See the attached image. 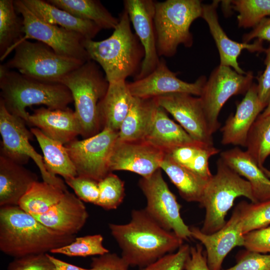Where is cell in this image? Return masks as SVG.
<instances>
[{
  "label": "cell",
  "mask_w": 270,
  "mask_h": 270,
  "mask_svg": "<svg viewBox=\"0 0 270 270\" xmlns=\"http://www.w3.org/2000/svg\"><path fill=\"white\" fill-rule=\"evenodd\" d=\"M108 227L130 266L142 268L183 244L174 232L164 228L142 210H134L125 224H109Z\"/></svg>",
  "instance_id": "6da1fadb"
},
{
  "label": "cell",
  "mask_w": 270,
  "mask_h": 270,
  "mask_svg": "<svg viewBox=\"0 0 270 270\" xmlns=\"http://www.w3.org/2000/svg\"><path fill=\"white\" fill-rule=\"evenodd\" d=\"M76 238L48 228L18 206H0V250L10 256L46 254Z\"/></svg>",
  "instance_id": "7a4b0ae2"
},
{
  "label": "cell",
  "mask_w": 270,
  "mask_h": 270,
  "mask_svg": "<svg viewBox=\"0 0 270 270\" xmlns=\"http://www.w3.org/2000/svg\"><path fill=\"white\" fill-rule=\"evenodd\" d=\"M118 19L110 37L101 41L86 40L84 42L90 59L102 67L109 83L136 76L144 57V48L132 30L129 16L124 9Z\"/></svg>",
  "instance_id": "3957f363"
},
{
  "label": "cell",
  "mask_w": 270,
  "mask_h": 270,
  "mask_svg": "<svg viewBox=\"0 0 270 270\" xmlns=\"http://www.w3.org/2000/svg\"><path fill=\"white\" fill-rule=\"evenodd\" d=\"M0 99L7 110L28 124L26 108L42 104L52 110L64 109L73 102L72 93L63 84L24 76L0 66Z\"/></svg>",
  "instance_id": "277c9868"
},
{
  "label": "cell",
  "mask_w": 270,
  "mask_h": 270,
  "mask_svg": "<svg viewBox=\"0 0 270 270\" xmlns=\"http://www.w3.org/2000/svg\"><path fill=\"white\" fill-rule=\"evenodd\" d=\"M58 83L70 91L74 112L81 128V136L86 138L100 132L98 105L108 90L109 82L98 64L88 60L70 72Z\"/></svg>",
  "instance_id": "5b68a950"
},
{
  "label": "cell",
  "mask_w": 270,
  "mask_h": 270,
  "mask_svg": "<svg viewBox=\"0 0 270 270\" xmlns=\"http://www.w3.org/2000/svg\"><path fill=\"white\" fill-rule=\"evenodd\" d=\"M216 172L208 181L202 194L200 205L206 210L200 230L211 234L226 223L227 212L238 197L244 196L251 202H258L250 183L230 168L220 158Z\"/></svg>",
  "instance_id": "8992f818"
},
{
  "label": "cell",
  "mask_w": 270,
  "mask_h": 270,
  "mask_svg": "<svg viewBox=\"0 0 270 270\" xmlns=\"http://www.w3.org/2000/svg\"><path fill=\"white\" fill-rule=\"evenodd\" d=\"M202 5L199 0L155 2L154 22L160 57L174 56L180 44L192 46L190 27L195 20L201 17Z\"/></svg>",
  "instance_id": "52a82bcc"
},
{
  "label": "cell",
  "mask_w": 270,
  "mask_h": 270,
  "mask_svg": "<svg viewBox=\"0 0 270 270\" xmlns=\"http://www.w3.org/2000/svg\"><path fill=\"white\" fill-rule=\"evenodd\" d=\"M13 50V56L4 64L6 68L45 82L58 83L64 76L85 63L60 56L40 42L20 41Z\"/></svg>",
  "instance_id": "ba28073f"
},
{
  "label": "cell",
  "mask_w": 270,
  "mask_h": 270,
  "mask_svg": "<svg viewBox=\"0 0 270 270\" xmlns=\"http://www.w3.org/2000/svg\"><path fill=\"white\" fill-rule=\"evenodd\" d=\"M14 5L22 18L24 36L20 42L36 40L46 44L60 56L84 62L92 60L84 47L86 39L82 34L40 20L22 0H14Z\"/></svg>",
  "instance_id": "9c48e42d"
},
{
  "label": "cell",
  "mask_w": 270,
  "mask_h": 270,
  "mask_svg": "<svg viewBox=\"0 0 270 270\" xmlns=\"http://www.w3.org/2000/svg\"><path fill=\"white\" fill-rule=\"evenodd\" d=\"M26 124L24 120L10 114L0 98V154L22 165L32 158L38 168L44 182L67 190L62 179L48 172L43 158L31 145L30 140L34 135L27 128Z\"/></svg>",
  "instance_id": "30bf717a"
},
{
  "label": "cell",
  "mask_w": 270,
  "mask_h": 270,
  "mask_svg": "<svg viewBox=\"0 0 270 270\" xmlns=\"http://www.w3.org/2000/svg\"><path fill=\"white\" fill-rule=\"evenodd\" d=\"M161 170L159 168L139 180L138 186L146 200L144 210L164 228L188 240L192 238L190 228L182 218L180 206L164 179Z\"/></svg>",
  "instance_id": "8fae6325"
},
{
  "label": "cell",
  "mask_w": 270,
  "mask_h": 270,
  "mask_svg": "<svg viewBox=\"0 0 270 270\" xmlns=\"http://www.w3.org/2000/svg\"><path fill=\"white\" fill-rule=\"evenodd\" d=\"M253 78L251 72L240 74L230 67L220 64L213 70L199 96L212 134L220 127L218 118L224 105L232 96L246 94Z\"/></svg>",
  "instance_id": "7c38bea8"
},
{
  "label": "cell",
  "mask_w": 270,
  "mask_h": 270,
  "mask_svg": "<svg viewBox=\"0 0 270 270\" xmlns=\"http://www.w3.org/2000/svg\"><path fill=\"white\" fill-rule=\"evenodd\" d=\"M118 132L104 128L96 135L64 145L78 176L98 182L108 174V162Z\"/></svg>",
  "instance_id": "4fadbf2b"
},
{
  "label": "cell",
  "mask_w": 270,
  "mask_h": 270,
  "mask_svg": "<svg viewBox=\"0 0 270 270\" xmlns=\"http://www.w3.org/2000/svg\"><path fill=\"white\" fill-rule=\"evenodd\" d=\"M154 98L194 140L214 146L213 134L210 130L200 97L186 93H173Z\"/></svg>",
  "instance_id": "5bb4252c"
},
{
  "label": "cell",
  "mask_w": 270,
  "mask_h": 270,
  "mask_svg": "<svg viewBox=\"0 0 270 270\" xmlns=\"http://www.w3.org/2000/svg\"><path fill=\"white\" fill-rule=\"evenodd\" d=\"M166 152L144 140L122 141L118 140L109 159L111 172L126 170L147 178L160 168Z\"/></svg>",
  "instance_id": "9a60e30c"
},
{
  "label": "cell",
  "mask_w": 270,
  "mask_h": 270,
  "mask_svg": "<svg viewBox=\"0 0 270 270\" xmlns=\"http://www.w3.org/2000/svg\"><path fill=\"white\" fill-rule=\"evenodd\" d=\"M177 74L168 68L166 60L160 58L156 68L142 78L128 82V89L134 97L152 98L173 93H186L193 96L201 95L206 81L201 76L194 82L183 81Z\"/></svg>",
  "instance_id": "2e32d148"
},
{
  "label": "cell",
  "mask_w": 270,
  "mask_h": 270,
  "mask_svg": "<svg viewBox=\"0 0 270 270\" xmlns=\"http://www.w3.org/2000/svg\"><path fill=\"white\" fill-rule=\"evenodd\" d=\"M124 6L144 50L140 70L134 78V80H137L144 78L154 70L160 60L156 48L154 22L155 1L124 0Z\"/></svg>",
  "instance_id": "e0dca14e"
},
{
  "label": "cell",
  "mask_w": 270,
  "mask_h": 270,
  "mask_svg": "<svg viewBox=\"0 0 270 270\" xmlns=\"http://www.w3.org/2000/svg\"><path fill=\"white\" fill-rule=\"evenodd\" d=\"M190 230L192 237L199 240L206 248L210 270H220L227 254L236 246H244L242 212L239 204L229 220L217 232L208 234L197 228L192 227Z\"/></svg>",
  "instance_id": "ac0fdd59"
},
{
  "label": "cell",
  "mask_w": 270,
  "mask_h": 270,
  "mask_svg": "<svg viewBox=\"0 0 270 270\" xmlns=\"http://www.w3.org/2000/svg\"><path fill=\"white\" fill-rule=\"evenodd\" d=\"M219 0L202 5V18L208 26L215 41L220 58V65L229 66L240 74L246 72L240 66L238 58L242 51L246 49L250 52H265L262 41L256 40L253 43L238 42L230 38L221 27L218 20L217 8Z\"/></svg>",
  "instance_id": "d6986e66"
},
{
  "label": "cell",
  "mask_w": 270,
  "mask_h": 270,
  "mask_svg": "<svg viewBox=\"0 0 270 270\" xmlns=\"http://www.w3.org/2000/svg\"><path fill=\"white\" fill-rule=\"evenodd\" d=\"M266 107L260 102L257 84H252L242 100L236 106L221 128V143L246 147L248 133L258 116Z\"/></svg>",
  "instance_id": "ffe728a7"
},
{
  "label": "cell",
  "mask_w": 270,
  "mask_h": 270,
  "mask_svg": "<svg viewBox=\"0 0 270 270\" xmlns=\"http://www.w3.org/2000/svg\"><path fill=\"white\" fill-rule=\"evenodd\" d=\"M40 130L46 136L66 145L81 134V128L74 110H52L41 107L30 114L28 124Z\"/></svg>",
  "instance_id": "44dd1931"
},
{
  "label": "cell",
  "mask_w": 270,
  "mask_h": 270,
  "mask_svg": "<svg viewBox=\"0 0 270 270\" xmlns=\"http://www.w3.org/2000/svg\"><path fill=\"white\" fill-rule=\"evenodd\" d=\"M32 216L48 228L76 235L85 224L88 214L82 200L66 190L61 200L48 212Z\"/></svg>",
  "instance_id": "7402d4cb"
},
{
  "label": "cell",
  "mask_w": 270,
  "mask_h": 270,
  "mask_svg": "<svg viewBox=\"0 0 270 270\" xmlns=\"http://www.w3.org/2000/svg\"><path fill=\"white\" fill-rule=\"evenodd\" d=\"M38 179L36 174L22 164L0 154V206H18Z\"/></svg>",
  "instance_id": "603a6c76"
},
{
  "label": "cell",
  "mask_w": 270,
  "mask_h": 270,
  "mask_svg": "<svg viewBox=\"0 0 270 270\" xmlns=\"http://www.w3.org/2000/svg\"><path fill=\"white\" fill-rule=\"evenodd\" d=\"M134 98L126 80L109 83L106 94L98 105L102 129L108 128L118 132L130 110Z\"/></svg>",
  "instance_id": "cb8c5ba5"
},
{
  "label": "cell",
  "mask_w": 270,
  "mask_h": 270,
  "mask_svg": "<svg viewBox=\"0 0 270 270\" xmlns=\"http://www.w3.org/2000/svg\"><path fill=\"white\" fill-rule=\"evenodd\" d=\"M144 140L166 153H170L175 148L182 146L198 142L180 124L171 120L167 112L157 104Z\"/></svg>",
  "instance_id": "d4e9b609"
},
{
  "label": "cell",
  "mask_w": 270,
  "mask_h": 270,
  "mask_svg": "<svg viewBox=\"0 0 270 270\" xmlns=\"http://www.w3.org/2000/svg\"><path fill=\"white\" fill-rule=\"evenodd\" d=\"M220 158L250 183L258 202L270 200V178L246 150L235 147L222 152Z\"/></svg>",
  "instance_id": "484cf974"
},
{
  "label": "cell",
  "mask_w": 270,
  "mask_h": 270,
  "mask_svg": "<svg viewBox=\"0 0 270 270\" xmlns=\"http://www.w3.org/2000/svg\"><path fill=\"white\" fill-rule=\"evenodd\" d=\"M38 18L82 34L86 40H92L101 30L94 22L76 17L68 12L43 0H22Z\"/></svg>",
  "instance_id": "4316f807"
},
{
  "label": "cell",
  "mask_w": 270,
  "mask_h": 270,
  "mask_svg": "<svg viewBox=\"0 0 270 270\" xmlns=\"http://www.w3.org/2000/svg\"><path fill=\"white\" fill-rule=\"evenodd\" d=\"M160 168L168 175L184 200L200 203L208 180L176 162L168 153L166 154Z\"/></svg>",
  "instance_id": "83f0119b"
},
{
  "label": "cell",
  "mask_w": 270,
  "mask_h": 270,
  "mask_svg": "<svg viewBox=\"0 0 270 270\" xmlns=\"http://www.w3.org/2000/svg\"><path fill=\"white\" fill-rule=\"evenodd\" d=\"M156 103L154 98L134 97L130 110L118 130V140H144L150 125Z\"/></svg>",
  "instance_id": "f1b7e54d"
},
{
  "label": "cell",
  "mask_w": 270,
  "mask_h": 270,
  "mask_svg": "<svg viewBox=\"0 0 270 270\" xmlns=\"http://www.w3.org/2000/svg\"><path fill=\"white\" fill-rule=\"evenodd\" d=\"M43 153L45 167L52 176L64 179L78 176L76 168L64 145L46 136L36 128H30Z\"/></svg>",
  "instance_id": "f546056e"
},
{
  "label": "cell",
  "mask_w": 270,
  "mask_h": 270,
  "mask_svg": "<svg viewBox=\"0 0 270 270\" xmlns=\"http://www.w3.org/2000/svg\"><path fill=\"white\" fill-rule=\"evenodd\" d=\"M50 4L80 18L91 21L102 29H114L119 19L98 0H48Z\"/></svg>",
  "instance_id": "4dcf8cb0"
},
{
  "label": "cell",
  "mask_w": 270,
  "mask_h": 270,
  "mask_svg": "<svg viewBox=\"0 0 270 270\" xmlns=\"http://www.w3.org/2000/svg\"><path fill=\"white\" fill-rule=\"evenodd\" d=\"M13 0H0V59L2 61L24 36L22 18Z\"/></svg>",
  "instance_id": "1f68e13d"
},
{
  "label": "cell",
  "mask_w": 270,
  "mask_h": 270,
  "mask_svg": "<svg viewBox=\"0 0 270 270\" xmlns=\"http://www.w3.org/2000/svg\"><path fill=\"white\" fill-rule=\"evenodd\" d=\"M66 191L45 182L37 181L20 199L18 206L31 215L41 214L57 204Z\"/></svg>",
  "instance_id": "d6a6232c"
},
{
  "label": "cell",
  "mask_w": 270,
  "mask_h": 270,
  "mask_svg": "<svg viewBox=\"0 0 270 270\" xmlns=\"http://www.w3.org/2000/svg\"><path fill=\"white\" fill-rule=\"evenodd\" d=\"M246 148L258 166L263 167L270 156V115L258 116L248 133Z\"/></svg>",
  "instance_id": "836d02e7"
},
{
  "label": "cell",
  "mask_w": 270,
  "mask_h": 270,
  "mask_svg": "<svg viewBox=\"0 0 270 270\" xmlns=\"http://www.w3.org/2000/svg\"><path fill=\"white\" fill-rule=\"evenodd\" d=\"M228 3L238 12L240 28H254L270 15V0H228Z\"/></svg>",
  "instance_id": "e575fe53"
},
{
  "label": "cell",
  "mask_w": 270,
  "mask_h": 270,
  "mask_svg": "<svg viewBox=\"0 0 270 270\" xmlns=\"http://www.w3.org/2000/svg\"><path fill=\"white\" fill-rule=\"evenodd\" d=\"M103 240L104 238L100 234L76 237L69 244L54 249L50 252L68 256H100L110 252L103 246Z\"/></svg>",
  "instance_id": "d590c367"
},
{
  "label": "cell",
  "mask_w": 270,
  "mask_h": 270,
  "mask_svg": "<svg viewBox=\"0 0 270 270\" xmlns=\"http://www.w3.org/2000/svg\"><path fill=\"white\" fill-rule=\"evenodd\" d=\"M98 184L99 197L96 205L106 210L116 208L125 196L124 182L111 172Z\"/></svg>",
  "instance_id": "8d00e7d4"
},
{
  "label": "cell",
  "mask_w": 270,
  "mask_h": 270,
  "mask_svg": "<svg viewBox=\"0 0 270 270\" xmlns=\"http://www.w3.org/2000/svg\"><path fill=\"white\" fill-rule=\"evenodd\" d=\"M242 212L244 234L270 224V200L250 204L239 203Z\"/></svg>",
  "instance_id": "74e56055"
},
{
  "label": "cell",
  "mask_w": 270,
  "mask_h": 270,
  "mask_svg": "<svg viewBox=\"0 0 270 270\" xmlns=\"http://www.w3.org/2000/svg\"><path fill=\"white\" fill-rule=\"evenodd\" d=\"M190 246L182 244L176 252L168 254L142 270H184L190 254Z\"/></svg>",
  "instance_id": "f35d334b"
},
{
  "label": "cell",
  "mask_w": 270,
  "mask_h": 270,
  "mask_svg": "<svg viewBox=\"0 0 270 270\" xmlns=\"http://www.w3.org/2000/svg\"><path fill=\"white\" fill-rule=\"evenodd\" d=\"M64 180L80 200L96 205L99 197L98 182L88 178L78 176Z\"/></svg>",
  "instance_id": "ab89813d"
},
{
  "label": "cell",
  "mask_w": 270,
  "mask_h": 270,
  "mask_svg": "<svg viewBox=\"0 0 270 270\" xmlns=\"http://www.w3.org/2000/svg\"><path fill=\"white\" fill-rule=\"evenodd\" d=\"M7 270H56V268L46 253L14 258Z\"/></svg>",
  "instance_id": "60d3db41"
},
{
  "label": "cell",
  "mask_w": 270,
  "mask_h": 270,
  "mask_svg": "<svg viewBox=\"0 0 270 270\" xmlns=\"http://www.w3.org/2000/svg\"><path fill=\"white\" fill-rule=\"evenodd\" d=\"M220 152V150L214 146L204 145L186 168L208 181L212 176L209 168V159Z\"/></svg>",
  "instance_id": "b9f144b4"
},
{
  "label": "cell",
  "mask_w": 270,
  "mask_h": 270,
  "mask_svg": "<svg viewBox=\"0 0 270 270\" xmlns=\"http://www.w3.org/2000/svg\"><path fill=\"white\" fill-rule=\"evenodd\" d=\"M243 246L249 251L270 253V226L244 234Z\"/></svg>",
  "instance_id": "7bdbcfd3"
},
{
  "label": "cell",
  "mask_w": 270,
  "mask_h": 270,
  "mask_svg": "<svg viewBox=\"0 0 270 270\" xmlns=\"http://www.w3.org/2000/svg\"><path fill=\"white\" fill-rule=\"evenodd\" d=\"M223 270H270V254L247 250L236 264Z\"/></svg>",
  "instance_id": "ee69618b"
},
{
  "label": "cell",
  "mask_w": 270,
  "mask_h": 270,
  "mask_svg": "<svg viewBox=\"0 0 270 270\" xmlns=\"http://www.w3.org/2000/svg\"><path fill=\"white\" fill-rule=\"evenodd\" d=\"M130 266L121 256L110 252L92 258L90 263L94 270H129Z\"/></svg>",
  "instance_id": "f6af8a7d"
},
{
  "label": "cell",
  "mask_w": 270,
  "mask_h": 270,
  "mask_svg": "<svg viewBox=\"0 0 270 270\" xmlns=\"http://www.w3.org/2000/svg\"><path fill=\"white\" fill-rule=\"evenodd\" d=\"M266 68L258 78V94L260 102L266 108L270 102V46L266 50Z\"/></svg>",
  "instance_id": "bcb514c9"
},
{
  "label": "cell",
  "mask_w": 270,
  "mask_h": 270,
  "mask_svg": "<svg viewBox=\"0 0 270 270\" xmlns=\"http://www.w3.org/2000/svg\"><path fill=\"white\" fill-rule=\"evenodd\" d=\"M205 144L200 142H196L184 145L175 148L168 154L176 162L188 168L202 146Z\"/></svg>",
  "instance_id": "7dc6e473"
},
{
  "label": "cell",
  "mask_w": 270,
  "mask_h": 270,
  "mask_svg": "<svg viewBox=\"0 0 270 270\" xmlns=\"http://www.w3.org/2000/svg\"><path fill=\"white\" fill-rule=\"evenodd\" d=\"M185 270H210L201 244L190 248V254L186 263Z\"/></svg>",
  "instance_id": "c3c4849f"
},
{
  "label": "cell",
  "mask_w": 270,
  "mask_h": 270,
  "mask_svg": "<svg viewBox=\"0 0 270 270\" xmlns=\"http://www.w3.org/2000/svg\"><path fill=\"white\" fill-rule=\"evenodd\" d=\"M254 38L266 40L270 46V18L262 19L252 31L243 36L242 40L243 42L249 43Z\"/></svg>",
  "instance_id": "681fc988"
},
{
  "label": "cell",
  "mask_w": 270,
  "mask_h": 270,
  "mask_svg": "<svg viewBox=\"0 0 270 270\" xmlns=\"http://www.w3.org/2000/svg\"><path fill=\"white\" fill-rule=\"evenodd\" d=\"M48 256L54 264L56 270H94L93 268H85L64 262L47 253Z\"/></svg>",
  "instance_id": "f907efd6"
},
{
  "label": "cell",
  "mask_w": 270,
  "mask_h": 270,
  "mask_svg": "<svg viewBox=\"0 0 270 270\" xmlns=\"http://www.w3.org/2000/svg\"><path fill=\"white\" fill-rule=\"evenodd\" d=\"M260 115L262 116H266L270 115V102L266 106V107L264 109L263 112L260 114Z\"/></svg>",
  "instance_id": "816d5d0a"
},
{
  "label": "cell",
  "mask_w": 270,
  "mask_h": 270,
  "mask_svg": "<svg viewBox=\"0 0 270 270\" xmlns=\"http://www.w3.org/2000/svg\"><path fill=\"white\" fill-rule=\"evenodd\" d=\"M262 171L264 172L265 174L269 178H270V170H268L267 168H265L264 167L261 168Z\"/></svg>",
  "instance_id": "f5cc1de1"
}]
</instances>
